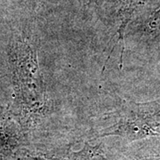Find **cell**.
<instances>
[{
    "instance_id": "6da1fadb",
    "label": "cell",
    "mask_w": 160,
    "mask_h": 160,
    "mask_svg": "<svg viewBox=\"0 0 160 160\" xmlns=\"http://www.w3.org/2000/svg\"><path fill=\"white\" fill-rule=\"evenodd\" d=\"M7 62L13 89L11 112L24 126L37 122L49 111L36 40L25 31L14 33L7 46Z\"/></svg>"
},
{
    "instance_id": "7a4b0ae2",
    "label": "cell",
    "mask_w": 160,
    "mask_h": 160,
    "mask_svg": "<svg viewBox=\"0 0 160 160\" xmlns=\"http://www.w3.org/2000/svg\"><path fill=\"white\" fill-rule=\"evenodd\" d=\"M109 117L116 134L130 139L160 136V98L145 102L121 100Z\"/></svg>"
},
{
    "instance_id": "3957f363",
    "label": "cell",
    "mask_w": 160,
    "mask_h": 160,
    "mask_svg": "<svg viewBox=\"0 0 160 160\" xmlns=\"http://www.w3.org/2000/svg\"><path fill=\"white\" fill-rule=\"evenodd\" d=\"M19 122L10 109L0 108V160H7L20 142Z\"/></svg>"
},
{
    "instance_id": "277c9868",
    "label": "cell",
    "mask_w": 160,
    "mask_h": 160,
    "mask_svg": "<svg viewBox=\"0 0 160 160\" xmlns=\"http://www.w3.org/2000/svg\"><path fill=\"white\" fill-rule=\"evenodd\" d=\"M140 33L142 39L147 42L160 41V9L145 21L140 29Z\"/></svg>"
},
{
    "instance_id": "5b68a950",
    "label": "cell",
    "mask_w": 160,
    "mask_h": 160,
    "mask_svg": "<svg viewBox=\"0 0 160 160\" xmlns=\"http://www.w3.org/2000/svg\"><path fill=\"white\" fill-rule=\"evenodd\" d=\"M92 0H79V2L81 4H83L84 6H87V5H90Z\"/></svg>"
}]
</instances>
